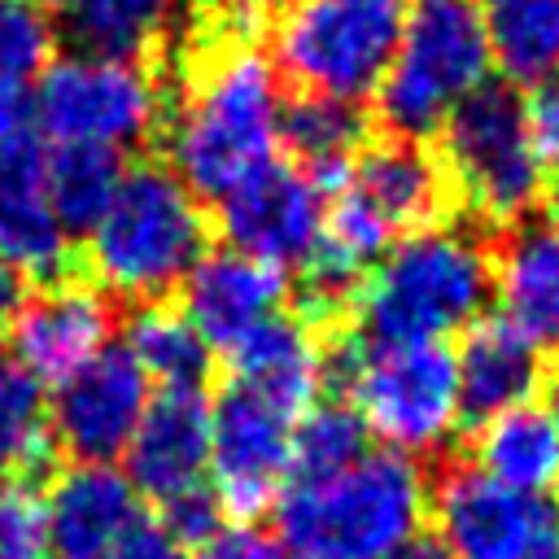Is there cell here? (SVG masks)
Listing matches in <instances>:
<instances>
[{"mask_svg": "<svg viewBox=\"0 0 559 559\" xmlns=\"http://www.w3.org/2000/svg\"><path fill=\"white\" fill-rule=\"evenodd\" d=\"M31 118H35V105H31L26 83L0 79V148L13 144V140H22Z\"/></svg>", "mask_w": 559, "mask_h": 559, "instance_id": "obj_37", "label": "cell"}, {"mask_svg": "<svg viewBox=\"0 0 559 559\" xmlns=\"http://www.w3.org/2000/svg\"><path fill=\"white\" fill-rule=\"evenodd\" d=\"M0 258L44 280L70 258V236L48 197V153L31 135L0 148Z\"/></svg>", "mask_w": 559, "mask_h": 559, "instance_id": "obj_21", "label": "cell"}, {"mask_svg": "<svg viewBox=\"0 0 559 559\" xmlns=\"http://www.w3.org/2000/svg\"><path fill=\"white\" fill-rule=\"evenodd\" d=\"M227 358H231V384L266 397L293 419L310 411L319 402V389L328 384V349L319 345L310 319L271 314L240 345H231Z\"/></svg>", "mask_w": 559, "mask_h": 559, "instance_id": "obj_22", "label": "cell"}, {"mask_svg": "<svg viewBox=\"0 0 559 559\" xmlns=\"http://www.w3.org/2000/svg\"><path fill=\"white\" fill-rule=\"evenodd\" d=\"M454 371H459V424L476 428L498 411L533 402V393L542 389L546 358L507 314H476L459 336Z\"/></svg>", "mask_w": 559, "mask_h": 559, "instance_id": "obj_20", "label": "cell"}, {"mask_svg": "<svg viewBox=\"0 0 559 559\" xmlns=\"http://www.w3.org/2000/svg\"><path fill=\"white\" fill-rule=\"evenodd\" d=\"M188 0H70L66 26L79 52L144 61L183 22Z\"/></svg>", "mask_w": 559, "mask_h": 559, "instance_id": "obj_25", "label": "cell"}, {"mask_svg": "<svg viewBox=\"0 0 559 559\" xmlns=\"http://www.w3.org/2000/svg\"><path fill=\"white\" fill-rule=\"evenodd\" d=\"M35 118L57 144H92L109 153L140 148L162 122V87L144 61L70 52L57 57L31 96Z\"/></svg>", "mask_w": 559, "mask_h": 559, "instance_id": "obj_9", "label": "cell"}, {"mask_svg": "<svg viewBox=\"0 0 559 559\" xmlns=\"http://www.w3.org/2000/svg\"><path fill=\"white\" fill-rule=\"evenodd\" d=\"M22 301H26V275L0 258V328L13 323V314H17Z\"/></svg>", "mask_w": 559, "mask_h": 559, "instance_id": "obj_39", "label": "cell"}, {"mask_svg": "<svg viewBox=\"0 0 559 559\" xmlns=\"http://www.w3.org/2000/svg\"><path fill=\"white\" fill-rule=\"evenodd\" d=\"M183 288V319L201 332L210 349L240 345L258 323L280 314L288 284L280 266H266L236 249L201 253V262L188 271Z\"/></svg>", "mask_w": 559, "mask_h": 559, "instance_id": "obj_18", "label": "cell"}, {"mask_svg": "<svg viewBox=\"0 0 559 559\" xmlns=\"http://www.w3.org/2000/svg\"><path fill=\"white\" fill-rule=\"evenodd\" d=\"M489 35L480 0H411L402 44L376 87V118L393 140H432L445 114L489 83Z\"/></svg>", "mask_w": 559, "mask_h": 559, "instance_id": "obj_7", "label": "cell"}, {"mask_svg": "<svg viewBox=\"0 0 559 559\" xmlns=\"http://www.w3.org/2000/svg\"><path fill=\"white\" fill-rule=\"evenodd\" d=\"M328 197L314 179L288 162H266L218 201V227L227 249L249 253L266 266H301L323 236Z\"/></svg>", "mask_w": 559, "mask_h": 559, "instance_id": "obj_13", "label": "cell"}, {"mask_svg": "<svg viewBox=\"0 0 559 559\" xmlns=\"http://www.w3.org/2000/svg\"><path fill=\"white\" fill-rule=\"evenodd\" d=\"M524 127H528V148L542 175L546 205L559 210V79H542L524 96Z\"/></svg>", "mask_w": 559, "mask_h": 559, "instance_id": "obj_32", "label": "cell"}, {"mask_svg": "<svg viewBox=\"0 0 559 559\" xmlns=\"http://www.w3.org/2000/svg\"><path fill=\"white\" fill-rule=\"evenodd\" d=\"M105 559H188V546L162 520H135Z\"/></svg>", "mask_w": 559, "mask_h": 559, "instance_id": "obj_35", "label": "cell"}, {"mask_svg": "<svg viewBox=\"0 0 559 559\" xmlns=\"http://www.w3.org/2000/svg\"><path fill=\"white\" fill-rule=\"evenodd\" d=\"M367 454V424L349 402H314L293 419L288 441V485L323 480L345 472Z\"/></svg>", "mask_w": 559, "mask_h": 559, "instance_id": "obj_29", "label": "cell"}, {"mask_svg": "<svg viewBox=\"0 0 559 559\" xmlns=\"http://www.w3.org/2000/svg\"><path fill=\"white\" fill-rule=\"evenodd\" d=\"M140 520V493L114 463H70L44 498L48 546L61 559H105Z\"/></svg>", "mask_w": 559, "mask_h": 559, "instance_id": "obj_19", "label": "cell"}, {"mask_svg": "<svg viewBox=\"0 0 559 559\" xmlns=\"http://www.w3.org/2000/svg\"><path fill=\"white\" fill-rule=\"evenodd\" d=\"M48 445V397L39 380L0 354V480H22L44 463Z\"/></svg>", "mask_w": 559, "mask_h": 559, "instance_id": "obj_30", "label": "cell"}, {"mask_svg": "<svg viewBox=\"0 0 559 559\" xmlns=\"http://www.w3.org/2000/svg\"><path fill=\"white\" fill-rule=\"evenodd\" d=\"M57 26L35 0H0V79L26 83L52 66Z\"/></svg>", "mask_w": 559, "mask_h": 559, "instance_id": "obj_31", "label": "cell"}, {"mask_svg": "<svg viewBox=\"0 0 559 559\" xmlns=\"http://www.w3.org/2000/svg\"><path fill=\"white\" fill-rule=\"evenodd\" d=\"M472 463L515 493L528 498L559 493V432L537 402L498 411L485 424H476Z\"/></svg>", "mask_w": 559, "mask_h": 559, "instance_id": "obj_23", "label": "cell"}, {"mask_svg": "<svg viewBox=\"0 0 559 559\" xmlns=\"http://www.w3.org/2000/svg\"><path fill=\"white\" fill-rule=\"evenodd\" d=\"M428 472L397 450H367L336 476L284 485L275 542L293 559H384L424 533Z\"/></svg>", "mask_w": 559, "mask_h": 559, "instance_id": "obj_3", "label": "cell"}, {"mask_svg": "<svg viewBox=\"0 0 559 559\" xmlns=\"http://www.w3.org/2000/svg\"><path fill=\"white\" fill-rule=\"evenodd\" d=\"M148 380L162 389H201L214 362V349L201 341V332L166 306H140L127 323V345H122Z\"/></svg>", "mask_w": 559, "mask_h": 559, "instance_id": "obj_27", "label": "cell"}, {"mask_svg": "<svg viewBox=\"0 0 559 559\" xmlns=\"http://www.w3.org/2000/svg\"><path fill=\"white\" fill-rule=\"evenodd\" d=\"M44 498L26 480H0V559H44Z\"/></svg>", "mask_w": 559, "mask_h": 559, "instance_id": "obj_33", "label": "cell"}, {"mask_svg": "<svg viewBox=\"0 0 559 559\" xmlns=\"http://www.w3.org/2000/svg\"><path fill=\"white\" fill-rule=\"evenodd\" d=\"M122 179V162L109 148L92 144H57L48 153V197L66 227V236H87L109 210Z\"/></svg>", "mask_w": 559, "mask_h": 559, "instance_id": "obj_28", "label": "cell"}, {"mask_svg": "<svg viewBox=\"0 0 559 559\" xmlns=\"http://www.w3.org/2000/svg\"><path fill=\"white\" fill-rule=\"evenodd\" d=\"M288 441L293 415L227 384L210 406V489L218 507L240 520L262 515L288 485Z\"/></svg>", "mask_w": 559, "mask_h": 559, "instance_id": "obj_11", "label": "cell"}, {"mask_svg": "<svg viewBox=\"0 0 559 559\" xmlns=\"http://www.w3.org/2000/svg\"><path fill=\"white\" fill-rule=\"evenodd\" d=\"M345 188L397 240L411 236V231H424V227L459 218L454 192H450V179H445L437 153L428 144H415V140L384 135L376 144H362L354 166H349Z\"/></svg>", "mask_w": 559, "mask_h": 559, "instance_id": "obj_17", "label": "cell"}, {"mask_svg": "<svg viewBox=\"0 0 559 559\" xmlns=\"http://www.w3.org/2000/svg\"><path fill=\"white\" fill-rule=\"evenodd\" d=\"M437 162L450 179L459 223L493 236L546 205L542 175L528 148L524 96L511 83H480L437 131Z\"/></svg>", "mask_w": 559, "mask_h": 559, "instance_id": "obj_5", "label": "cell"}, {"mask_svg": "<svg viewBox=\"0 0 559 559\" xmlns=\"http://www.w3.org/2000/svg\"><path fill=\"white\" fill-rule=\"evenodd\" d=\"M275 4H280V0H210V9L223 17L227 35H236V31L253 26V22H262V17H266Z\"/></svg>", "mask_w": 559, "mask_h": 559, "instance_id": "obj_38", "label": "cell"}, {"mask_svg": "<svg viewBox=\"0 0 559 559\" xmlns=\"http://www.w3.org/2000/svg\"><path fill=\"white\" fill-rule=\"evenodd\" d=\"M148 406V376L122 345H105L79 371L57 380L48 402V437L70 463L122 459Z\"/></svg>", "mask_w": 559, "mask_h": 559, "instance_id": "obj_12", "label": "cell"}, {"mask_svg": "<svg viewBox=\"0 0 559 559\" xmlns=\"http://www.w3.org/2000/svg\"><path fill=\"white\" fill-rule=\"evenodd\" d=\"M284 79L258 44L223 35L205 44L166 122L170 170L197 201H223L253 170L275 162Z\"/></svg>", "mask_w": 559, "mask_h": 559, "instance_id": "obj_1", "label": "cell"}, {"mask_svg": "<svg viewBox=\"0 0 559 559\" xmlns=\"http://www.w3.org/2000/svg\"><path fill=\"white\" fill-rule=\"evenodd\" d=\"M362 135H367L362 109L349 105V100L310 96V92L284 100L280 144L297 157V170H306L323 197L345 188L349 166L362 148Z\"/></svg>", "mask_w": 559, "mask_h": 559, "instance_id": "obj_24", "label": "cell"}, {"mask_svg": "<svg viewBox=\"0 0 559 559\" xmlns=\"http://www.w3.org/2000/svg\"><path fill=\"white\" fill-rule=\"evenodd\" d=\"M328 380H341L349 406L397 454H441L459 424V371L445 341L371 345L349 336L328 354Z\"/></svg>", "mask_w": 559, "mask_h": 559, "instance_id": "obj_6", "label": "cell"}, {"mask_svg": "<svg viewBox=\"0 0 559 559\" xmlns=\"http://www.w3.org/2000/svg\"><path fill=\"white\" fill-rule=\"evenodd\" d=\"M83 240L100 293L153 306L201 262L205 210L170 166L140 162L122 170L109 210Z\"/></svg>", "mask_w": 559, "mask_h": 559, "instance_id": "obj_4", "label": "cell"}, {"mask_svg": "<svg viewBox=\"0 0 559 559\" xmlns=\"http://www.w3.org/2000/svg\"><path fill=\"white\" fill-rule=\"evenodd\" d=\"M197 559H288V555L266 533H258L249 524H236V528H218L210 542H201Z\"/></svg>", "mask_w": 559, "mask_h": 559, "instance_id": "obj_36", "label": "cell"}, {"mask_svg": "<svg viewBox=\"0 0 559 559\" xmlns=\"http://www.w3.org/2000/svg\"><path fill=\"white\" fill-rule=\"evenodd\" d=\"M489 52L507 83H542L559 66V0H480Z\"/></svg>", "mask_w": 559, "mask_h": 559, "instance_id": "obj_26", "label": "cell"}, {"mask_svg": "<svg viewBox=\"0 0 559 559\" xmlns=\"http://www.w3.org/2000/svg\"><path fill=\"white\" fill-rule=\"evenodd\" d=\"M493 293L489 236L467 223H437L393 240L354 293V336L371 345L445 341L463 332Z\"/></svg>", "mask_w": 559, "mask_h": 559, "instance_id": "obj_2", "label": "cell"}, {"mask_svg": "<svg viewBox=\"0 0 559 559\" xmlns=\"http://www.w3.org/2000/svg\"><path fill=\"white\" fill-rule=\"evenodd\" d=\"M114 332V297L96 284L48 280L39 293H26L9 323L13 362L31 371L39 384H57L96 358Z\"/></svg>", "mask_w": 559, "mask_h": 559, "instance_id": "obj_14", "label": "cell"}, {"mask_svg": "<svg viewBox=\"0 0 559 559\" xmlns=\"http://www.w3.org/2000/svg\"><path fill=\"white\" fill-rule=\"evenodd\" d=\"M411 0H288L271 26L280 79L310 96L367 100L393 66Z\"/></svg>", "mask_w": 559, "mask_h": 559, "instance_id": "obj_8", "label": "cell"}, {"mask_svg": "<svg viewBox=\"0 0 559 559\" xmlns=\"http://www.w3.org/2000/svg\"><path fill=\"white\" fill-rule=\"evenodd\" d=\"M428 507L437 515V537L454 559H524V550L559 520L555 498H528L472 459H445L428 480Z\"/></svg>", "mask_w": 559, "mask_h": 559, "instance_id": "obj_10", "label": "cell"}, {"mask_svg": "<svg viewBox=\"0 0 559 559\" xmlns=\"http://www.w3.org/2000/svg\"><path fill=\"white\" fill-rule=\"evenodd\" d=\"M384 559H454V555L445 550V542H441L437 533H415V537H406L397 550H389Z\"/></svg>", "mask_w": 559, "mask_h": 559, "instance_id": "obj_40", "label": "cell"}, {"mask_svg": "<svg viewBox=\"0 0 559 559\" xmlns=\"http://www.w3.org/2000/svg\"><path fill=\"white\" fill-rule=\"evenodd\" d=\"M127 480L157 507L192 493L210 476V402L201 389H162L148 397L127 450Z\"/></svg>", "mask_w": 559, "mask_h": 559, "instance_id": "obj_15", "label": "cell"}, {"mask_svg": "<svg viewBox=\"0 0 559 559\" xmlns=\"http://www.w3.org/2000/svg\"><path fill=\"white\" fill-rule=\"evenodd\" d=\"M35 4H44V9H66L70 0H35Z\"/></svg>", "mask_w": 559, "mask_h": 559, "instance_id": "obj_41", "label": "cell"}, {"mask_svg": "<svg viewBox=\"0 0 559 559\" xmlns=\"http://www.w3.org/2000/svg\"><path fill=\"white\" fill-rule=\"evenodd\" d=\"M218 520H223V507H218V498H214L210 485H201V489H192V493H183V498H175V502L162 507V524H166L183 546L210 542V537L218 533Z\"/></svg>", "mask_w": 559, "mask_h": 559, "instance_id": "obj_34", "label": "cell"}, {"mask_svg": "<svg viewBox=\"0 0 559 559\" xmlns=\"http://www.w3.org/2000/svg\"><path fill=\"white\" fill-rule=\"evenodd\" d=\"M489 253L502 314L542 349V358H559V210L537 205L493 231Z\"/></svg>", "mask_w": 559, "mask_h": 559, "instance_id": "obj_16", "label": "cell"}]
</instances>
